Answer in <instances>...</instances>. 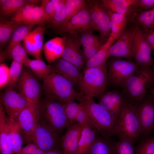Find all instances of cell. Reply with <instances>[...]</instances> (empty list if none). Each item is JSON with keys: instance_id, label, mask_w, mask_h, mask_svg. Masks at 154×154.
Segmentation results:
<instances>
[{"instance_id": "cell-1", "label": "cell", "mask_w": 154, "mask_h": 154, "mask_svg": "<svg viewBox=\"0 0 154 154\" xmlns=\"http://www.w3.org/2000/svg\"><path fill=\"white\" fill-rule=\"evenodd\" d=\"M76 99L86 111L99 134L111 137L114 135L117 122L106 110L93 98L77 92Z\"/></svg>"}, {"instance_id": "cell-2", "label": "cell", "mask_w": 154, "mask_h": 154, "mask_svg": "<svg viewBox=\"0 0 154 154\" xmlns=\"http://www.w3.org/2000/svg\"><path fill=\"white\" fill-rule=\"evenodd\" d=\"M154 83V72L151 67L141 66L129 76L121 88L126 97L137 103L145 96L148 89Z\"/></svg>"}, {"instance_id": "cell-3", "label": "cell", "mask_w": 154, "mask_h": 154, "mask_svg": "<svg viewBox=\"0 0 154 154\" xmlns=\"http://www.w3.org/2000/svg\"><path fill=\"white\" fill-rule=\"evenodd\" d=\"M142 134L138 117L136 103L127 98L120 117L117 122L114 135L121 139L134 142Z\"/></svg>"}, {"instance_id": "cell-4", "label": "cell", "mask_w": 154, "mask_h": 154, "mask_svg": "<svg viewBox=\"0 0 154 154\" xmlns=\"http://www.w3.org/2000/svg\"><path fill=\"white\" fill-rule=\"evenodd\" d=\"M42 88L46 99L64 104L76 99L77 92L68 80L52 72L43 79Z\"/></svg>"}, {"instance_id": "cell-5", "label": "cell", "mask_w": 154, "mask_h": 154, "mask_svg": "<svg viewBox=\"0 0 154 154\" xmlns=\"http://www.w3.org/2000/svg\"><path fill=\"white\" fill-rule=\"evenodd\" d=\"M108 84V71L106 63L84 71L78 86L80 92L85 96L93 98L104 92Z\"/></svg>"}, {"instance_id": "cell-6", "label": "cell", "mask_w": 154, "mask_h": 154, "mask_svg": "<svg viewBox=\"0 0 154 154\" xmlns=\"http://www.w3.org/2000/svg\"><path fill=\"white\" fill-rule=\"evenodd\" d=\"M39 122L60 135L68 123L64 104L47 99L40 103Z\"/></svg>"}, {"instance_id": "cell-7", "label": "cell", "mask_w": 154, "mask_h": 154, "mask_svg": "<svg viewBox=\"0 0 154 154\" xmlns=\"http://www.w3.org/2000/svg\"><path fill=\"white\" fill-rule=\"evenodd\" d=\"M112 57L108 63V84L121 87L127 78L139 66L131 60Z\"/></svg>"}, {"instance_id": "cell-8", "label": "cell", "mask_w": 154, "mask_h": 154, "mask_svg": "<svg viewBox=\"0 0 154 154\" xmlns=\"http://www.w3.org/2000/svg\"><path fill=\"white\" fill-rule=\"evenodd\" d=\"M40 103L31 104L25 108L15 120L23 139L27 144L32 143L33 133L39 123Z\"/></svg>"}, {"instance_id": "cell-9", "label": "cell", "mask_w": 154, "mask_h": 154, "mask_svg": "<svg viewBox=\"0 0 154 154\" xmlns=\"http://www.w3.org/2000/svg\"><path fill=\"white\" fill-rule=\"evenodd\" d=\"M23 68L17 82L19 93L31 103H40L41 86L37 77L28 68Z\"/></svg>"}, {"instance_id": "cell-10", "label": "cell", "mask_w": 154, "mask_h": 154, "mask_svg": "<svg viewBox=\"0 0 154 154\" xmlns=\"http://www.w3.org/2000/svg\"><path fill=\"white\" fill-rule=\"evenodd\" d=\"M135 35L133 42V59L139 66L151 67L154 60L151 55V50L140 28L137 25L133 26Z\"/></svg>"}, {"instance_id": "cell-11", "label": "cell", "mask_w": 154, "mask_h": 154, "mask_svg": "<svg viewBox=\"0 0 154 154\" xmlns=\"http://www.w3.org/2000/svg\"><path fill=\"white\" fill-rule=\"evenodd\" d=\"M59 135L39 122L33 134L32 143L45 152L60 147Z\"/></svg>"}, {"instance_id": "cell-12", "label": "cell", "mask_w": 154, "mask_h": 154, "mask_svg": "<svg viewBox=\"0 0 154 154\" xmlns=\"http://www.w3.org/2000/svg\"><path fill=\"white\" fill-rule=\"evenodd\" d=\"M1 102L8 117L15 120L21 111L32 104L19 92L9 87L3 94Z\"/></svg>"}, {"instance_id": "cell-13", "label": "cell", "mask_w": 154, "mask_h": 154, "mask_svg": "<svg viewBox=\"0 0 154 154\" xmlns=\"http://www.w3.org/2000/svg\"><path fill=\"white\" fill-rule=\"evenodd\" d=\"M11 21L21 25L40 26L45 21V15L40 6L28 3L13 15Z\"/></svg>"}, {"instance_id": "cell-14", "label": "cell", "mask_w": 154, "mask_h": 154, "mask_svg": "<svg viewBox=\"0 0 154 154\" xmlns=\"http://www.w3.org/2000/svg\"><path fill=\"white\" fill-rule=\"evenodd\" d=\"M98 98V104L117 122L127 99L123 92L116 90L104 92Z\"/></svg>"}, {"instance_id": "cell-15", "label": "cell", "mask_w": 154, "mask_h": 154, "mask_svg": "<svg viewBox=\"0 0 154 154\" xmlns=\"http://www.w3.org/2000/svg\"><path fill=\"white\" fill-rule=\"evenodd\" d=\"M134 35L133 27L125 29L116 42L110 48L108 58L122 57L131 60L133 59L132 47Z\"/></svg>"}, {"instance_id": "cell-16", "label": "cell", "mask_w": 154, "mask_h": 154, "mask_svg": "<svg viewBox=\"0 0 154 154\" xmlns=\"http://www.w3.org/2000/svg\"><path fill=\"white\" fill-rule=\"evenodd\" d=\"M136 104L142 134H148L154 129V101L145 96Z\"/></svg>"}, {"instance_id": "cell-17", "label": "cell", "mask_w": 154, "mask_h": 154, "mask_svg": "<svg viewBox=\"0 0 154 154\" xmlns=\"http://www.w3.org/2000/svg\"><path fill=\"white\" fill-rule=\"evenodd\" d=\"M59 29L61 32L70 34H77L92 30L89 9L86 7L82 9Z\"/></svg>"}, {"instance_id": "cell-18", "label": "cell", "mask_w": 154, "mask_h": 154, "mask_svg": "<svg viewBox=\"0 0 154 154\" xmlns=\"http://www.w3.org/2000/svg\"><path fill=\"white\" fill-rule=\"evenodd\" d=\"M83 125L76 122L69 123L60 137V147L63 154H75L77 151Z\"/></svg>"}, {"instance_id": "cell-19", "label": "cell", "mask_w": 154, "mask_h": 154, "mask_svg": "<svg viewBox=\"0 0 154 154\" xmlns=\"http://www.w3.org/2000/svg\"><path fill=\"white\" fill-rule=\"evenodd\" d=\"M81 44L77 34L66 36L64 49L61 57L72 63L80 71L84 69L83 58L80 51Z\"/></svg>"}, {"instance_id": "cell-20", "label": "cell", "mask_w": 154, "mask_h": 154, "mask_svg": "<svg viewBox=\"0 0 154 154\" xmlns=\"http://www.w3.org/2000/svg\"><path fill=\"white\" fill-rule=\"evenodd\" d=\"M46 29L38 26L29 33L23 40V46L27 52L36 59L42 60V52Z\"/></svg>"}, {"instance_id": "cell-21", "label": "cell", "mask_w": 154, "mask_h": 154, "mask_svg": "<svg viewBox=\"0 0 154 154\" xmlns=\"http://www.w3.org/2000/svg\"><path fill=\"white\" fill-rule=\"evenodd\" d=\"M50 65L52 72L61 75L74 86L78 85L82 77L83 74L77 68L61 57Z\"/></svg>"}, {"instance_id": "cell-22", "label": "cell", "mask_w": 154, "mask_h": 154, "mask_svg": "<svg viewBox=\"0 0 154 154\" xmlns=\"http://www.w3.org/2000/svg\"><path fill=\"white\" fill-rule=\"evenodd\" d=\"M66 38V36L56 37L48 40L44 45V55L50 65L62 56L64 49Z\"/></svg>"}, {"instance_id": "cell-23", "label": "cell", "mask_w": 154, "mask_h": 154, "mask_svg": "<svg viewBox=\"0 0 154 154\" xmlns=\"http://www.w3.org/2000/svg\"><path fill=\"white\" fill-rule=\"evenodd\" d=\"M138 0H103L101 3L107 11L131 17L138 11L133 7Z\"/></svg>"}, {"instance_id": "cell-24", "label": "cell", "mask_w": 154, "mask_h": 154, "mask_svg": "<svg viewBox=\"0 0 154 154\" xmlns=\"http://www.w3.org/2000/svg\"><path fill=\"white\" fill-rule=\"evenodd\" d=\"M99 135L95 128L88 125L83 126L77 149L75 154H88Z\"/></svg>"}, {"instance_id": "cell-25", "label": "cell", "mask_w": 154, "mask_h": 154, "mask_svg": "<svg viewBox=\"0 0 154 154\" xmlns=\"http://www.w3.org/2000/svg\"><path fill=\"white\" fill-rule=\"evenodd\" d=\"M6 129L9 144L14 154H16L22 147L23 139L16 121L7 117Z\"/></svg>"}, {"instance_id": "cell-26", "label": "cell", "mask_w": 154, "mask_h": 154, "mask_svg": "<svg viewBox=\"0 0 154 154\" xmlns=\"http://www.w3.org/2000/svg\"><path fill=\"white\" fill-rule=\"evenodd\" d=\"M111 137L99 135L88 154H117V142Z\"/></svg>"}, {"instance_id": "cell-27", "label": "cell", "mask_w": 154, "mask_h": 154, "mask_svg": "<svg viewBox=\"0 0 154 154\" xmlns=\"http://www.w3.org/2000/svg\"><path fill=\"white\" fill-rule=\"evenodd\" d=\"M115 40V38L111 34L106 42L102 45L96 53L86 62L84 71L88 68L100 66L106 63L108 58L109 49Z\"/></svg>"}, {"instance_id": "cell-28", "label": "cell", "mask_w": 154, "mask_h": 154, "mask_svg": "<svg viewBox=\"0 0 154 154\" xmlns=\"http://www.w3.org/2000/svg\"><path fill=\"white\" fill-rule=\"evenodd\" d=\"M110 19L106 10L101 3L98 7V21L97 31L100 34V40L101 42L108 40L111 34L109 27Z\"/></svg>"}, {"instance_id": "cell-29", "label": "cell", "mask_w": 154, "mask_h": 154, "mask_svg": "<svg viewBox=\"0 0 154 154\" xmlns=\"http://www.w3.org/2000/svg\"><path fill=\"white\" fill-rule=\"evenodd\" d=\"M131 19L140 28L154 29V8L145 11H139L131 17Z\"/></svg>"}, {"instance_id": "cell-30", "label": "cell", "mask_w": 154, "mask_h": 154, "mask_svg": "<svg viewBox=\"0 0 154 154\" xmlns=\"http://www.w3.org/2000/svg\"><path fill=\"white\" fill-rule=\"evenodd\" d=\"M6 112L0 104V151L1 154H14L9 144L6 132Z\"/></svg>"}, {"instance_id": "cell-31", "label": "cell", "mask_w": 154, "mask_h": 154, "mask_svg": "<svg viewBox=\"0 0 154 154\" xmlns=\"http://www.w3.org/2000/svg\"><path fill=\"white\" fill-rule=\"evenodd\" d=\"M32 25H21L15 30L4 52L6 58H8L13 48L20 43L26 36L31 31L35 26Z\"/></svg>"}, {"instance_id": "cell-32", "label": "cell", "mask_w": 154, "mask_h": 154, "mask_svg": "<svg viewBox=\"0 0 154 154\" xmlns=\"http://www.w3.org/2000/svg\"><path fill=\"white\" fill-rule=\"evenodd\" d=\"M28 3L27 0H0L1 17L12 16Z\"/></svg>"}, {"instance_id": "cell-33", "label": "cell", "mask_w": 154, "mask_h": 154, "mask_svg": "<svg viewBox=\"0 0 154 154\" xmlns=\"http://www.w3.org/2000/svg\"><path fill=\"white\" fill-rule=\"evenodd\" d=\"M21 25L11 21H8L4 18L0 20V44L2 45L9 41L16 29Z\"/></svg>"}, {"instance_id": "cell-34", "label": "cell", "mask_w": 154, "mask_h": 154, "mask_svg": "<svg viewBox=\"0 0 154 154\" xmlns=\"http://www.w3.org/2000/svg\"><path fill=\"white\" fill-rule=\"evenodd\" d=\"M28 67L38 78L43 79L52 72L51 65H47L42 60L30 59Z\"/></svg>"}, {"instance_id": "cell-35", "label": "cell", "mask_w": 154, "mask_h": 154, "mask_svg": "<svg viewBox=\"0 0 154 154\" xmlns=\"http://www.w3.org/2000/svg\"><path fill=\"white\" fill-rule=\"evenodd\" d=\"M86 7L85 1L83 0H67L66 6V17L59 29L80 11Z\"/></svg>"}, {"instance_id": "cell-36", "label": "cell", "mask_w": 154, "mask_h": 154, "mask_svg": "<svg viewBox=\"0 0 154 154\" xmlns=\"http://www.w3.org/2000/svg\"><path fill=\"white\" fill-rule=\"evenodd\" d=\"M27 53L23 45L20 43L13 48L8 58L28 67L31 59L28 57Z\"/></svg>"}, {"instance_id": "cell-37", "label": "cell", "mask_w": 154, "mask_h": 154, "mask_svg": "<svg viewBox=\"0 0 154 154\" xmlns=\"http://www.w3.org/2000/svg\"><path fill=\"white\" fill-rule=\"evenodd\" d=\"M67 0H60L56 7L50 21L52 25L59 28L64 22L66 17V6Z\"/></svg>"}, {"instance_id": "cell-38", "label": "cell", "mask_w": 154, "mask_h": 154, "mask_svg": "<svg viewBox=\"0 0 154 154\" xmlns=\"http://www.w3.org/2000/svg\"><path fill=\"white\" fill-rule=\"evenodd\" d=\"M23 65L12 60L9 67V78L8 87H12L17 83L23 69Z\"/></svg>"}, {"instance_id": "cell-39", "label": "cell", "mask_w": 154, "mask_h": 154, "mask_svg": "<svg viewBox=\"0 0 154 154\" xmlns=\"http://www.w3.org/2000/svg\"><path fill=\"white\" fill-rule=\"evenodd\" d=\"M64 106L68 123L75 122V119L81 107V105L74 100H71L64 104Z\"/></svg>"}, {"instance_id": "cell-40", "label": "cell", "mask_w": 154, "mask_h": 154, "mask_svg": "<svg viewBox=\"0 0 154 154\" xmlns=\"http://www.w3.org/2000/svg\"><path fill=\"white\" fill-rule=\"evenodd\" d=\"M60 0H42L40 6L45 15L46 21L50 22L56 7Z\"/></svg>"}, {"instance_id": "cell-41", "label": "cell", "mask_w": 154, "mask_h": 154, "mask_svg": "<svg viewBox=\"0 0 154 154\" xmlns=\"http://www.w3.org/2000/svg\"><path fill=\"white\" fill-rule=\"evenodd\" d=\"M135 151V154H154V137L141 142Z\"/></svg>"}, {"instance_id": "cell-42", "label": "cell", "mask_w": 154, "mask_h": 154, "mask_svg": "<svg viewBox=\"0 0 154 154\" xmlns=\"http://www.w3.org/2000/svg\"><path fill=\"white\" fill-rule=\"evenodd\" d=\"M134 142L126 139H121L117 142V154H135Z\"/></svg>"}, {"instance_id": "cell-43", "label": "cell", "mask_w": 154, "mask_h": 154, "mask_svg": "<svg viewBox=\"0 0 154 154\" xmlns=\"http://www.w3.org/2000/svg\"><path fill=\"white\" fill-rule=\"evenodd\" d=\"M81 44L84 48L92 45L100 41V38L94 35L92 30L81 33L79 37Z\"/></svg>"}, {"instance_id": "cell-44", "label": "cell", "mask_w": 154, "mask_h": 154, "mask_svg": "<svg viewBox=\"0 0 154 154\" xmlns=\"http://www.w3.org/2000/svg\"><path fill=\"white\" fill-rule=\"evenodd\" d=\"M100 2L98 1H90V18L92 29L97 31L98 21V7Z\"/></svg>"}, {"instance_id": "cell-45", "label": "cell", "mask_w": 154, "mask_h": 154, "mask_svg": "<svg viewBox=\"0 0 154 154\" xmlns=\"http://www.w3.org/2000/svg\"><path fill=\"white\" fill-rule=\"evenodd\" d=\"M107 11L111 21L122 27L125 29V27L128 20V17L123 14L110 11Z\"/></svg>"}, {"instance_id": "cell-46", "label": "cell", "mask_w": 154, "mask_h": 154, "mask_svg": "<svg viewBox=\"0 0 154 154\" xmlns=\"http://www.w3.org/2000/svg\"><path fill=\"white\" fill-rule=\"evenodd\" d=\"M74 121L83 126L88 125L95 128L93 123L81 105Z\"/></svg>"}, {"instance_id": "cell-47", "label": "cell", "mask_w": 154, "mask_h": 154, "mask_svg": "<svg viewBox=\"0 0 154 154\" xmlns=\"http://www.w3.org/2000/svg\"><path fill=\"white\" fill-rule=\"evenodd\" d=\"M9 78V68L5 63L0 64V88L1 89L7 86Z\"/></svg>"}, {"instance_id": "cell-48", "label": "cell", "mask_w": 154, "mask_h": 154, "mask_svg": "<svg viewBox=\"0 0 154 154\" xmlns=\"http://www.w3.org/2000/svg\"><path fill=\"white\" fill-rule=\"evenodd\" d=\"M45 153L34 144L31 143L22 147L16 154H44Z\"/></svg>"}, {"instance_id": "cell-49", "label": "cell", "mask_w": 154, "mask_h": 154, "mask_svg": "<svg viewBox=\"0 0 154 154\" xmlns=\"http://www.w3.org/2000/svg\"><path fill=\"white\" fill-rule=\"evenodd\" d=\"M100 41L92 45L85 48L82 54L83 58L87 62L97 52L102 45Z\"/></svg>"}, {"instance_id": "cell-50", "label": "cell", "mask_w": 154, "mask_h": 154, "mask_svg": "<svg viewBox=\"0 0 154 154\" xmlns=\"http://www.w3.org/2000/svg\"><path fill=\"white\" fill-rule=\"evenodd\" d=\"M133 7L138 11L152 9L154 8V0H138Z\"/></svg>"}, {"instance_id": "cell-51", "label": "cell", "mask_w": 154, "mask_h": 154, "mask_svg": "<svg viewBox=\"0 0 154 154\" xmlns=\"http://www.w3.org/2000/svg\"><path fill=\"white\" fill-rule=\"evenodd\" d=\"M141 29L151 49L152 46L154 45V29Z\"/></svg>"}, {"instance_id": "cell-52", "label": "cell", "mask_w": 154, "mask_h": 154, "mask_svg": "<svg viewBox=\"0 0 154 154\" xmlns=\"http://www.w3.org/2000/svg\"><path fill=\"white\" fill-rule=\"evenodd\" d=\"M44 154H63L60 147L46 152Z\"/></svg>"}, {"instance_id": "cell-53", "label": "cell", "mask_w": 154, "mask_h": 154, "mask_svg": "<svg viewBox=\"0 0 154 154\" xmlns=\"http://www.w3.org/2000/svg\"><path fill=\"white\" fill-rule=\"evenodd\" d=\"M150 90L149 95L148 96L154 101V83Z\"/></svg>"}, {"instance_id": "cell-54", "label": "cell", "mask_w": 154, "mask_h": 154, "mask_svg": "<svg viewBox=\"0 0 154 154\" xmlns=\"http://www.w3.org/2000/svg\"><path fill=\"white\" fill-rule=\"evenodd\" d=\"M29 3L36 5L40 2V1L37 0H27Z\"/></svg>"}, {"instance_id": "cell-55", "label": "cell", "mask_w": 154, "mask_h": 154, "mask_svg": "<svg viewBox=\"0 0 154 154\" xmlns=\"http://www.w3.org/2000/svg\"><path fill=\"white\" fill-rule=\"evenodd\" d=\"M154 60V64L153 66L151 67L154 72V60Z\"/></svg>"}, {"instance_id": "cell-56", "label": "cell", "mask_w": 154, "mask_h": 154, "mask_svg": "<svg viewBox=\"0 0 154 154\" xmlns=\"http://www.w3.org/2000/svg\"><path fill=\"white\" fill-rule=\"evenodd\" d=\"M151 50H153L154 51V45H153L151 48Z\"/></svg>"}]
</instances>
